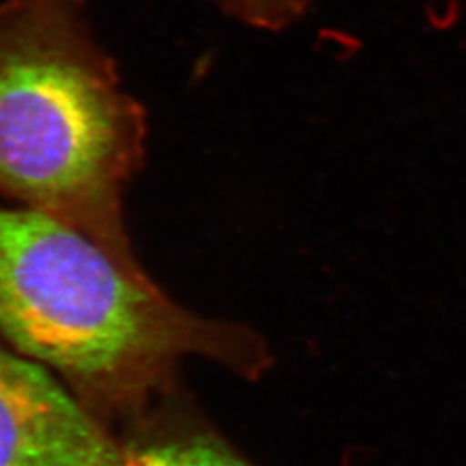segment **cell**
<instances>
[{"label":"cell","instance_id":"cell-1","mask_svg":"<svg viewBox=\"0 0 466 466\" xmlns=\"http://www.w3.org/2000/svg\"><path fill=\"white\" fill-rule=\"evenodd\" d=\"M0 330L107 410H137L187 358L246 379L269 365L259 335L200 318L119 254L34 208L0 209Z\"/></svg>","mask_w":466,"mask_h":466},{"label":"cell","instance_id":"cell-5","mask_svg":"<svg viewBox=\"0 0 466 466\" xmlns=\"http://www.w3.org/2000/svg\"><path fill=\"white\" fill-rule=\"evenodd\" d=\"M223 15L250 28L277 32L294 25L308 7V0H204Z\"/></svg>","mask_w":466,"mask_h":466},{"label":"cell","instance_id":"cell-3","mask_svg":"<svg viewBox=\"0 0 466 466\" xmlns=\"http://www.w3.org/2000/svg\"><path fill=\"white\" fill-rule=\"evenodd\" d=\"M123 451L40 367L0 346V466H121Z\"/></svg>","mask_w":466,"mask_h":466},{"label":"cell","instance_id":"cell-2","mask_svg":"<svg viewBox=\"0 0 466 466\" xmlns=\"http://www.w3.org/2000/svg\"><path fill=\"white\" fill-rule=\"evenodd\" d=\"M146 138L85 0L0 2V194L134 256L121 196Z\"/></svg>","mask_w":466,"mask_h":466},{"label":"cell","instance_id":"cell-4","mask_svg":"<svg viewBox=\"0 0 466 466\" xmlns=\"http://www.w3.org/2000/svg\"><path fill=\"white\" fill-rule=\"evenodd\" d=\"M121 466H249L211 435H178L123 451Z\"/></svg>","mask_w":466,"mask_h":466}]
</instances>
